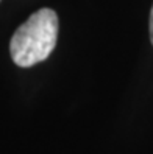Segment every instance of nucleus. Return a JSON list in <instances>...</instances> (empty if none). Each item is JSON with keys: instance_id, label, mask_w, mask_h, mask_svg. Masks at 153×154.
I'll return each instance as SVG.
<instances>
[{"instance_id": "obj_1", "label": "nucleus", "mask_w": 153, "mask_h": 154, "mask_svg": "<svg viewBox=\"0 0 153 154\" xmlns=\"http://www.w3.org/2000/svg\"><path fill=\"white\" fill-rule=\"evenodd\" d=\"M58 39V16L50 8L33 13L11 38L10 51L16 66L31 67L46 61Z\"/></svg>"}, {"instance_id": "obj_2", "label": "nucleus", "mask_w": 153, "mask_h": 154, "mask_svg": "<svg viewBox=\"0 0 153 154\" xmlns=\"http://www.w3.org/2000/svg\"><path fill=\"white\" fill-rule=\"evenodd\" d=\"M148 30H150V41L153 45V6H151V11H150V22H148Z\"/></svg>"}]
</instances>
